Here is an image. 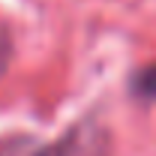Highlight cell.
Masks as SVG:
<instances>
[{
  "mask_svg": "<svg viewBox=\"0 0 156 156\" xmlns=\"http://www.w3.org/2000/svg\"><path fill=\"white\" fill-rule=\"evenodd\" d=\"M48 156H108L105 135L96 126H78L60 141L57 147H51Z\"/></svg>",
  "mask_w": 156,
  "mask_h": 156,
  "instance_id": "1",
  "label": "cell"
},
{
  "mask_svg": "<svg viewBox=\"0 0 156 156\" xmlns=\"http://www.w3.org/2000/svg\"><path fill=\"white\" fill-rule=\"evenodd\" d=\"M138 84H141V90H144L147 96H156V66H153V69H147L144 75L138 78Z\"/></svg>",
  "mask_w": 156,
  "mask_h": 156,
  "instance_id": "3",
  "label": "cell"
},
{
  "mask_svg": "<svg viewBox=\"0 0 156 156\" xmlns=\"http://www.w3.org/2000/svg\"><path fill=\"white\" fill-rule=\"evenodd\" d=\"M9 51H12V45H9V36L0 30V72L6 69V63H9Z\"/></svg>",
  "mask_w": 156,
  "mask_h": 156,
  "instance_id": "4",
  "label": "cell"
},
{
  "mask_svg": "<svg viewBox=\"0 0 156 156\" xmlns=\"http://www.w3.org/2000/svg\"><path fill=\"white\" fill-rule=\"evenodd\" d=\"M0 156H48V150L33 138H6L0 141Z\"/></svg>",
  "mask_w": 156,
  "mask_h": 156,
  "instance_id": "2",
  "label": "cell"
}]
</instances>
